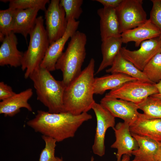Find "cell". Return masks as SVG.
I'll return each mask as SVG.
<instances>
[{"label": "cell", "mask_w": 161, "mask_h": 161, "mask_svg": "<svg viewBox=\"0 0 161 161\" xmlns=\"http://www.w3.org/2000/svg\"><path fill=\"white\" fill-rule=\"evenodd\" d=\"M92 118L87 112L75 115L67 112L52 113L39 110L27 124L35 131L60 142L73 137L83 123Z\"/></svg>", "instance_id": "obj_1"}, {"label": "cell", "mask_w": 161, "mask_h": 161, "mask_svg": "<svg viewBox=\"0 0 161 161\" xmlns=\"http://www.w3.org/2000/svg\"><path fill=\"white\" fill-rule=\"evenodd\" d=\"M95 61L90 60L87 66L67 86L63 103L66 112L78 115L92 109L95 102L93 97Z\"/></svg>", "instance_id": "obj_2"}, {"label": "cell", "mask_w": 161, "mask_h": 161, "mask_svg": "<svg viewBox=\"0 0 161 161\" xmlns=\"http://www.w3.org/2000/svg\"><path fill=\"white\" fill-rule=\"evenodd\" d=\"M35 89L37 100L52 113L66 112L63 96L66 86L56 80L50 72L40 66L30 76Z\"/></svg>", "instance_id": "obj_3"}, {"label": "cell", "mask_w": 161, "mask_h": 161, "mask_svg": "<svg viewBox=\"0 0 161 161\" xmlns=\"http://www.w3.org/2000/svg\"><path fill=\"white\" fill-rule=\"evenodd\" d=\"M87 37L77 31L71 38L67 47L58 60L56 69L62 73V81L66 86L81 72V68L86 56Z\"/></svg>", "instance_id": "obj_4"}, {"label": "cell", "mask_w": 161, "mask_h": 161, "mask_svg": "<svg viewBox=\"0 0 161 161\" xmlns=\"http://www.w3.org/2000/svg\"><path fill=\"white\" fill-rule=\"evenodd\" d=\"M29 35V46L24 52L21 66L22 71L25 70L26 79L40 67L49 45L43 16L37 17L35 26Z\"/></svg>", "instance_id": "obj_5"}, {"label": "cell", "mask_w": 161, "mask_h": 161, "mask_svg": "<svg viewBox=\"0 0 161 161\" xmlns=\"http://www.w3.org/2000/svg\"><path fill=\"white\" fill-rule=\"evenodd\" d=\"M143 4L142 0H123L116 9L121 34L141 25L147 21Z\"/></svg>", "instance_id": "obj_6"}, {"label": "cell", "mask_w": 161, "mask_h": 161, "mask_svg": "<svg viewBox=\"0 0 161 161\" xmlns=\"http://www.w3.org/2000/svg\"><path fill=\"white\" fill-rule=\"evenodd\" d=\"M158 92L154 84L137 80L126 82L117 88L111 90L106 95L137 105Z\"/></svg>", "instance_id": "obj_7"}, {"label": "cell", "mask_w": 161, "mask_h": 161, "mask_svg": "<svg viewBox=\"0 0 161 161\" xmlns=\"http://www.w3.org/2000/svg\"><path fill=\"white\" fill-rule=\"evenodd\" d=\"M60 0H52L45 12L46 30L49 45L61 38L65 33L68 22Z\"/></svg>", "instance_id": "obj_8"}, {"label": "cell", "mask_w": 161, "mask_h": 161, "mask_svg": "<svg viewBox=\"0 0 161 161\" xmlns=\"http://www.w3.org/2000/svg\"><path fill=\"white\" fill-rule=\"evenodd\" d=\"M160 37L143 41L137 50L131 51L123 47L120 52L125 58L143 71L152 58L157 54L161 53Z\"/></svg>", "instance_id": "obj_9"}, {"label": "cell", "mask_w": 161, "mask_h": 161, "mask_svg": "<svg viewBox=\"0 0 161 161\" xmlns=\"http://www.w3.org/2000/svg\"><path fill=\"white\" fill-rule=\"evenodd\" d=\"M95 114L97 126L94 142L92 146L93 153L100 157L105 154V139L106 132L109 128L115 126V117L100 104L95 102L92 107Z\"/></svg>", "instance_id": "obj_10"}, {"label": "cell", "mask_w": 161, "mask_h": 161, "mask_svg": "<svg viewBox=\"0 0 161 161\" xmlns=\"http://www.w3.org/2000/svg\"><path fill=\"white\" fill-rule=\"evenodd\" d=\"M80 22L74 19L68 21L66 31L59 39L49 45L40 65L49 72L56 70V63L63 52L66 42L77 31Z\"/></svg>", "instance_id": "obj_11"}, {"label": "cell", "mask_w": 161, "mask_h": 161, "mask_svg": "<svg viewBox=\"0 0 161 161\" xmlns=\"http://www.w3.org/2000/svg\"><path fill=\"white\" fill-rule=\"evenodd\" d=\"M100 104L114 117L122 119L130 125L140 118L142 114L138 111L137 104L106 95L101 99Z\"/></svg>", "instance_id": "obj_12"}, {"label": "cell", "mask_w": 161, "mask_h": 161, "mask_svg": "<svg viewBox=\"0 0 161 161\" xmlns=\"http://www.w3.org/2000/svg\"><path fill=\"white\" fill-rule=\"evenodd\" d=\"M113 129L116 140L111 147L117 149V161H120L124 154L131 156L132 151L137 150L139 146L137 140L131 135L129 124L124 122H119Z\"/></svg>", "instance_id": "obj_13"}, {"label": "cell", "mask_w": 161, "mask_h": 161, "mask_svg": "<svg viewBox=\"0 0 161 161\" xmlns=\"http://www.w3.org/2000/svg\"><path fill=\"white\" fill-rule=\"evenodd\" d=\"M0 47V66L9 65L16 67L21 66L24 52L17 48L18 39L12 32L5 36Z\"/></svg>", "instance_id": "obj_14"}, {"label": "cell", "mask_w": 161, "mask_h": 161, "mask_svg": "<svg viewBox=\"0 0 161 161\" xmlns=\"http://www.w3.org/2000/svg\"><path fill=\"white\" fill-rule=\"evenodd\" d=\"M161 35V31L148 19L139 26L123 32L121 37L123 43L133 41L138 47L143 41Z\"/></svg>", "instance_id": "obj_15"}, {"label": "cell", "mask_w": 161, "mask_h": 161, "mask_svg": "<svg viewBox=\"0 0 161 161\" xmlns=\"http://www.w3.org/2000/svg\"><path fill=\"white\" fill-rule=\"evenodd\" d=\"M33 94L31 88L16 93L11 97L0 102V113L5 116L13 117L20 111L21 108L26 109L32 112V109L28 103Z\"/></svg>", "instance_id": "obj_16"}, {"label": "cell", "mask_w": 161, "mask_h": 161, "mask_svg": "<svg viewBox=\"0 0 161 161\" xmlns=\"http://www.w3.org/2000/svg\"><path fill=\"white\" fill-rule=\"evenodd\" d=\"M97 13L100 18L101 41L110 37L121 36L115 8L103 7L99 9Z\"/></svg>", "instance_id": "obj_17"}, {"label": "cell", "mask_w": 161, "mask_h": 161, "mask_svg": "<svg viewBox=\"0 0 161 161\" xmlns=\"http://www.w3.org/2000/svg\"><path fill=\"white\" fill-rule=\"evenodd\" d=\"M131 133L148 137L161 142V119L148 118L143 114L130 125Z\"/></svg>", "instance_id": "obj_18"}, {"label": "cell", "mask_w": 161, "mask_h": 161, "mask_svg": "<svg viewBox=\"0 0 161 161\" xmlns=\"http://www.w3.org/2000/svg\"><path fill=\"white\" fill-rule=\"evenodd\" d=\"M39 10L38 8L16 9L12 32L21 34L26 39L35 26Z\"/></svg>", "instance_id": "obj_19"}, {"label": "cell", "mask_w": 161, "mask_h": 161, "mask_svg": "<svg viewBox=\"0 0 161 161\" xmlns=\"http://www.w3.org/2000/svg\"><path fill=\"white\" fill-rule=\"evenodd\" d=\"M137 140L138 148L132 151L134 156L131 161H154V158L161 142H158L147 137L131 133Z\"/></svg>", "instance_id": "obj_20"}, {"label": "cell", "mask_w": 161, "mask_h": 161, "mask_svg": "<svg viewBox=\"0 0 161 161\" xmlns=\"http://www.w3.org/2000/svg\"><path fill=\"white\" fill-rule=\"evenodd\" d=\"M137 80L136 78L120 73H114L95 78L94 83V94L102 95L106 90L114 89L126 82Z\"/></svg>", "instance_id": "obj_21"}, {"label": "cell", "mask_w": 161, "mask_h": 161, "mask_svg": "<svg viewBox=\"0 0 161 161\" xmlns=\"http://www.w3.org/2000/svg\"><path fill=\"white\" fill-rule=\"evenodd\" d=\"M102 41L101 51L103 59L96 74L112 65L116 57L120 51L123 43L121 36L110 37Z\"/></svg>", "instance_id": "obj_22"}, {"label": "cell", "mask_w": 161, "mask_h": 161, "mask_svg": "<svg viewBox=\"0 0 161 161\" xmlns=\"http://www.w3.org/2000/svg\"><path fill=\"white\" fill-rule=\"evenodd\" d=\"M106 72L111 74H124L138 80L152 83L143 71L138 69L131 62L125 58L120 52L116 57L111 67L106 69Z\"/></svg>", "instance_id": "obj_23"}, {"label": "cell", "mask_w": 161, "mask_h": 161, "mask_svg": "<svg viewBox=\"0 0 161 161\" xmlns=\"http://www.w3.org/2000/svg\"><path fill=\"white\" fill-rule=\"evenodd\" d=\"M137 105L145 117L161 119V100L150 96Z\"/></svg>", "instance_id": "obj_24"}, {"label": "cell", "mask_w": 161, "mask_h": 161, "mask_svg": "<svg viewBox=\"0 0 161 161\" xmlns=\"http://www.w3.org/2000/svg\"><path fill=\"white\" fill-rule=\"evenodd\" d=\"M143 72L152 83L156 84L161 81V53L152 58Z\"/></svg>", "instance_id": "obj_25"}, {"label": "cell", "mask_w": 161, "mask_h": 161, "mask_svg": "<svg viewBox=\"0 0 161 161\" xmlns=\"http://www.w3.org/2000/svg\"><path fill=\"white\" fill-rule=\"evenodd\" d=\"M16 10L9 7L0 10V40L1 42L5 36L12 32Z\"/></svg>", "instance_id": "obj_26"}, {"label": "cell", "mask_w": 161, "mask_h": 161, "mask_svg": "<svg viewBox=\"0 0 161 161\" xmlns=\"http://www.w3.org/2000/svg\"><path fill=\"white\" fill-rule=\"evenodd\" d=\"M82 0H61L60 5L64 8L67 22L70 20L78 19L83 12Z\"/></svg>", "instance_id": "obj_27"}, {"label": "cell", "mask_w": 161, "mask_h": 161, "mask_svg": "<svg viewBox=\"0 0 161 161\" xmlns=\"http://www.w3.org/2000/svg\"><path fill=\"white\" fill-rule=\"evenodd\" d=\"M3 2H9V7L15 9H27L38 8L44 11L47 9L46 5L49 3V0H1Z\"/></svg>", "instance_id": "obj_28"}, {"label": "cell", "mask_w": 161, "mask_h": 161, "mask_svg": "<svg viewBox=\"0 0 161 161\" xmlns=\"http://www.w3.org/2000/svg\"><path fill=\"white\" fill-rule=\"evenodd\" d=\"M42 138L45 143V148L41 151L39 161H57L55 157L56 141L54 139L42 135Z\"/></svg>", "instance_id": "obj_29"}, {"label": "cell", "mask_w": 161, "mask_h": 161, "mask_svg": "<svg viewBox=\"0 0 161 161\" xmlns=\"http://www.w3.org/2000/svg\"><path fill=\"white\" fill-rule=\"evenodd\" d=\"M153 4L149 19L161 31V0H151Z\"/></svg>", "instance_id": "obj_30"}, {"label": "cell", "mask_w": 161, "mask_h": 161, "mask_svg": "<svg viewBox=\"0 0 161 161\" xmlns=\"http://www.w3.org/2000/svg\"><path fill=\"white\" fill-rule=\"evenodd\" d=\"M16 94L10 86L4 82H0V100L1 101L8 99Z\"/></svg>", "instance_id": "obj_31"}, {"label": "cell", "mask_w": 161, "mask_h": 161, "mask_svg": "<svg viewBox=\"0 0 161 161\" xmlns=\"http://www.w3.org/2000/svg\"><path fill=\"white\" fill-rule=\"evenodd\" d=\"M102 4L103 7L116 9L120 5L123 0H96Z\"/></svg>", "instance_id": "obj_32"}, {"label": "cell", "mask_w": 161, "mask_h": 161, "mask_svg": "<svg viewBox=\"0 0 161 161\" xmlns=\"http://www.w3.org/2000/svg\"><path fill=\"white\" fill-rule=\"evenodd\" d=\"M154 85L158 90V93L151 96L161 100V81L157 83L154 84Z\"/></svg>", "instance_id": "obj_33"}, {"label": "cell", "mask_w": 161, "mask_h": 161, "mask_svg": "<svg viewBox=\"0 0 161 161\" xmlns=\"http://www.w3.org/2000/svg\"><path fill=\"white\" fill-rule=\"evenodd\" d=\"M154 161H161V142L159 149L155 156Z\"/></svg>", "instance_id": "obj_34"}, {"label": "cell", "mask_w": 161, "mask_h": 161, "mask_svg": "<svg viewBox=\"0 0 161 161\" xmlns=\"http://www.w3.org/2000/svg\"><path fill=\"white\" fill-rule=\"evenodd\" d=\"M130 156L127 154L123 155L120 161H130Z\"/></svg>", "instance_id": "obj_35"}, {"label": "cell", "mask_w": 161, "mask_h": 161, "mask_svg": "<svg viewBox=\"0 0 161 161\" xmlns=\"http://www.w3.org/2000/svg\"><path fill=\"white\" fill-rule=\"evenodd\" d=\"M56 157L57 161H64L62 158H59L57 157ZM90 161H94V159L93 156L91 157Z\"/></svg>", "instance_id": "obj_36"}, {"label": "cell", "mask_w": 161, "mask_h": 161, "mask_svg": "<svg viewBox=\"0 0 161 161\" xmlns=\"http://www.w3.org/2000/svg\"><path fill=\"white\" fill-rule=\"evenodd\" d=\"M160 49H161V35L160 36Z\"/></svg>", "instance_id": "obj_37"}]
</instances>
